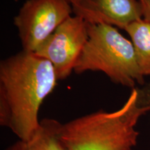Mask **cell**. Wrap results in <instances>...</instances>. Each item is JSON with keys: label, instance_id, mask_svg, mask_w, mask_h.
<instances>
[{"label": "cell", "instance_id": "cell-1", "mask_svg": "<svg viewBox=\"0 0 150 150\" xmlns=\"http://www.w3.org/2000/svg\"><path fill=\"white\" fill-rule=\"evenodd\" d=\"M58 78L48 60L24 50L0 62V125L18 139H31L40 127L38 112Z\"/></svg>", "mask_w": 150, "mask_h": 150}, {"label": "cell", "instance_id": "cell-2", "mask_svg": "<svg viewBox=\"0 0 150 150\" xmlns=\"http://www.w3.org/2000/svg\"><path fill=\"white\" fill-rule=\"evenodd\" d=\"M149 110L150 83L131 90L117 110H100L61 123L60 136L67 150H131L139 135L135 127Z\"/></svg>", "mask_w": 150, "mask_h": 150}, {"label": "cell", "instance_id": "cell-3", "mask_svg": "<svg viewBox=\"0 0 150 150\" xmlns=\"http://www.w3.org/2000/svg\"><path fill=\"white\" fill-rule=\"evenodd\" d=\"M88 39L74 71L104 72L112 82L131 88L145 85L132 42L113 26L87 23Z\"/></svg>", "mask_w": 150, "mask_h": 150}, {"label": "cell", "instance_id": "cell-4", "mask_svg": "<svg viewBox=\"0 0 150 150\" xmlns=\"http://www.w3.org/2000/svg\"><path fill=\"white\" fill-rule=\"evenodd\" d=\"M72 13L67 0H27L13 20L22 50L34 52Z\"/></svg>", "mask_w": 150, "mask_h": 150}, {"label": "cell", "instance_id": "cell-5", "mask_svg": "<svg viewBox=\"0 0 150 150\" xmlns=\"http://www.w3.org/2000/svg\"><path fill=\"white\" fill-rule=\"evenodd\" d=\"M88 39L87 22L79 16H70L33 52L53 65L58 80L68 77Z\"/></svg>", "mask_w": 150, "mask_h": 150}, {"label": "cell", "instance_id": "cell-6", "mask_svg": "<svg viewBox=\"0 0 150 150\" xmlns=\"http://www.w3.org/2000/svg\"><path fill=\"white\" fill-rule=\"evenodd\" d=\"M72 6L74 16L88 24H104L125 29L142 19L138 0H83Z\"/></svg>", "mask_w": 150, "mask_h": 150}, {"label": "cell", "instance_id": "cell-7", "mask_svg": "<svg viewBox=\"0 0 150 150\" xmlns=\"http://www.w3.org/2000/svg\"><path fill=\"white\" fill-rule=\"evenodd\" d=\"M61 125L54 119H43L31 139H19L4 150H67L60 136Z\"/></svg>", "mask_w": 150, "mask_h": 150}, {"label": "cell", "instance_id": "cell-8", "mask_svg": "<svg viewBox=\"0 0 150 150\" xmlns=\"http://www.w3.org/2000/svg\"><path fill=\"white\" fill-rule=\"evenodd\" d=\"M131 37L137 62L142 74L150 75V22L144 20H137L125 29Z\"/></svg>", "mask_w": 150, "mask_h": 150}, {"label": "cell", "instance_id": "cell-9", "mask_svg": "<svg viewBox=\"0 0 150 150\" xmlns=\"http://www.w3.org/2000/svg\"><path fill=\"white\" fill-rule=\"evenodd\" d=\"M142 7V18L150 22V0H138Z\"/></svg>", "mask_w": 150, "mask_h": 150}, {"label": "cell", "instance_id": "cell-10", "mask_svg": "<svg viewBox=\"0 0 150 150\" xmlns=\"http://www.w3.org/2000/svg\"><path fill=\"white\" fill-rule=\"evenodd\" d=\"M67 1L70 2L71 4H76L79 2V1H83V0H67Z\"/></svg>", "mask_w": 150, "mask_h": 150}]
</instances>
